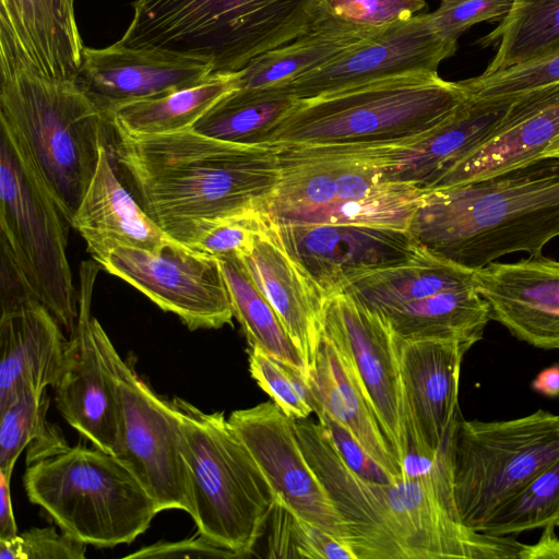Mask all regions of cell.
Wrapping results in <instances>:
<instances>
[{
    "mask_svg": "<svg viewBox=\"0 0 559 559\" xmlns=\"http://www.w3.org/2000/svg\"><path fill=\"white\" fill-rule=\"evenodd\" d=\"M234 90L233 74H215L193 87L121 105L107 117L115 132L128 135H154L188 130Z\"/></svg>",
    "mask_w": 559,
    "mask_h": 559,
    "instance_id": "obj_31",
    "label": "cell"
},
{
    "mask_svg": "<svg viewBox=\"0 0 559 559\" xmlns=\"http://www.w3.org/2000/svg\"><path fill=\"white\" fill-rule=\"evenodd\" d=\"M98 264L120 246L159 251L179 242L170 238L122 186L108 145L100 147L95 174L70 223Z\"/></svg>",
    "mask_w": 559,
    "mask_h": 559,
    "instance_id": "obj_28",
    "label": "cell"
},
{
    "mask_svg": "<svg viewBox=\"0 0 559 559\" xmlns=\"http://www.w3.org/2000/svg\"><path fill=\"white\" fill-rule=\"evenodd\" d=\"M234 317L250 347L257 346L308 378L306 362L277 313L236 255L219 258Z\"/></svg>",
    "mask_w": 559,
    "mask_h": 559,
    "instance_id": "obj_33",
    "label": "cell"
},
{
    "mask_svg": "<svg viewBox=\"0 0 559 559\" xmlns=\"http://www.w3.org/2000/svg\"><path fill=\"white\" fill-rule=\"evenodd\" d=\"M10 477L0 473V539L19 535L10 490Z\"/></svg>",
    "mask_w": 559,
    "mask_h": 559,
    "instance_id": "obj_46",
    "label": "cell"
},
{
    "mask_svg": "<svg viewBox=\"0 0 559 559\" xmlns=\"http://www.w3.org/2000/svg\"><path fill=\"white\" fill-rule=\"evenodd\" d=\"M228 421L276 496L298 515L345 542V523L305 456L296 420L274 402H263L234 411Z\"/></svg>",
    "mask_w": 559,
    "mask_h": 559,
    "instance_id": "obj_16",
    "label": "cell"
},
{
    "mask_svg": "<svg viewBox=\"0 0 559 559\" xmlns=\"http://www.w3.org/2000/svg\"><path fill=\"white\" fill-rule=\"evenodd\" d=\"M456 49L433 33L428 13L416 14L389 25L286 87L297 100H307L379 80L437 72L439 64Z\"/></svg>",
    "mask_w": 559,
    "mask_h": 559,
    "instance_id": "obj_19",
    "label": "cell"
},
{
    "mask_svg": "<svg viewBox=\"0 0 559 559\" xmlns=\"http://www.w3.org/2000/svg\"><path fill=\"white\" fill-rule=\"evenodd\" d=\"M249 371L288 417L300 420L313 413V396L307 377L300 371L257 346L249 349Z\"/></svg>",
    "mask_w": 559,
    "mask_h": 559,
    "instance_id": "obj_40",
    "label": "cell"
},
{
    "mask_svg": "<svg viewBox=\"0 0 559 559\" xmlns=\"http://www.w3.org/2000/svg\"><path fill=\"white\" fill-rule=\"evenodd\" d=\"M83 48L74 0H0V64L74 81Z\"/></svg>",
    "mask_w": 559,
    "mask_h": 559,
    "instance_id": "obj_25",
    "label": "cell"
},
{
    "mask_svg": "<svg viewBox=\"0 0 559 559\" xmlns=\"http://www.w3.org/2000/svg\"><path fill=\"white\" fill-rule=\"evenodd\" d=\"M512 0H441L428 13L433 33L445 44L456 46L460 36L477 23L498 21L508 13Z\"/></svg>",
    "mask_w": 559,
    "mask_h": 559,
    "instance_id": "obj_41",
    "label": "cell"
},
{
    "mask_svg": "<svg viewBox=\"0 0 559 559\" xmlns=\"http://www.w3.org/2000/svg\"><path fill=\"white\" fill-rule=\"evenodd\" d=\"M171 401L197 532L233 558L248 557L266 528L276 493L223 412Z\"/></svg>",
    "mask_w": 559,
    "mask_h": 559,
    "instance_id": "obj_9",
    "label": "cell"
},
{
    "mask_svg": "<svg viewBox=\"0 0 559 559\" xmlns=\"http://www.w3.org/2000/svg\"><path fill=\"white\" fill-rule=\"evenodd\" d=\"M397 349L405 409L403 461L436 457L461 416V365L469 348L456 341L397 338Z\"/></svg>",
    "mask_w": 559,
    "mask_h": 559,
    "instance_id": "obj_18",
    "label": "cell"
},
{
    "mask_svg": "<svg viewBox=\"0 0 559 559\" xmlns=\"http://www.w3.org/2000/svg\"><path fill=\"white\" fill-rule=\"evenodd\" d=\"M212 75L205 61L116 41L84 47L74 82L107 116L121 105L193 87Z\"/></svg>",
    "mask_w": 559,
    "mask_h": 559,
    "instance_id": "obj_21",
    "label": "cell"
},
{
    "mask_svg": "<svg viewBox=\"0 0 559 559\" xmlns=\"http://www.w3.org/2000/svg\"><path fill=\"white\" fill-rule=\"evenodd\" d=\"M312 469L329 492L356 559L520 558L525 544L465 526L452 492L449 456L431 473L380 484L360 478L320 423L295 421Z\"/></svg>",
    "mask_w": 559,
    "mask_h": 559,
    "instance_id": "obj_1",
    "label": "cell"
},
{
    "mask_svg": "<svg viewBox=\"0 0 559 559\" xmlns=\"http://www.w3.org/2000/svg\"><path fill=\"white\" fill-rule=\"evenodd\" d=\"M96 261H83L78 294L79 317L70 335L64 364L55 385L56 406L63 419L93 445L119 456V409L95 343L91 304Z\"/></svg>",
    "mask_w": 559,
    "mask_h": 559,
    "instance_id": "obj_20",
    "label": "cell"
},
{
    "mask_svg": "<svg viewBox=\"0 0 559 559\" xmlns=\"http://www.w3.org/2000/svg\"><path fill=\"white\" fill-rule=\"evenodd\" d=\"M87 545L55 527H32L0 539L1 559H84Z\"/></svg>",
    "mask_w": 559,
    "mask_h": 559,
    "instance_id": "obj_42",
    "label": "cell"
},
{
    "mask_svg": "<svg viewBox=\"0 0 559 559\" xmlns=\"http://www.w3.org/2000/svg\"><path fill=\"white\" fill-rule=\"evenodd\" d=\"M62 213L13 142L0 135L1 249L31 293L72 334L79 300L67 254Z\"/></svg>",
    "mask_w": 559,
    "mask_h": 559,
    "instance_id": "obj_12",
    "label": "cell"
},
{
    "mask_svg": "<svg viewBox=\"0 0 559 559\" xmlns=\"http://www.w3.org/2000/svg\"><path fill=\"white\" fill-rule=\"evenodd\" d=\"M546 526H559V459L507 501L484 532L511 536Z\"/></svg>",
    "mask_w": 559,
    "mask_h": 559,
    "instance_id": "obj_35",
    "label": "cell"
},
{
    "mask_svg": "<svg viewBox=\"0 0 559 559\" xmlns=\"http://www.w3.org/2000/svg\"><path fill=\"white\" fill-rule=\"evenodd\" d=\"M26 454L23 485L28 500L62 532L86 545L131 544L159 513L117 456L95 445H69L53 424L27 447Z\"/></svg>",
    "mask_w": 559,
    "mask_h": 559,
    "instance_id": "obj_5",
    "label": "cell"
},
{
    "mask_svg": "<svg viewBox=\"0 0 559 559\" xmlns=\"http://www.w3.org/2000/svg\"><path fill=\"white\" fill-rule=\"evenodd\" d=\"M473 282L490 320L536 348L559 350L558 260L540 254L493 261L475 270Z\"/></svg>",
    "mask_w": 559,
    "mask_h": 559,
    "instance_id": "obj_22",
    "label": "cell"
},
{
    "mask_svg": "<svg viewBox=\"0 0 559 559\" xmlns=\"http://www.w3.org/2000/svg\"><path fill=\"white\" fill-rule=\"evenodd\" d=\"M274 224L288 252L325 296L340 293L360 276L409 262L421 252L407 230L356 224Z\"/></svg>",
    "mask_w": 559,
    "mask_h": 559,
    "instance_id": "obj_17",
    "label": "cell"
},
{
    "mask_svg": "<svg viewBox=\"0 0 559 559\" xmlns=\"http://www.w3.org/2000/svg\"><path fill=\"white\" fill-rule=\"evenodd\" d=\"M307 380L313 396V413L322 409L330 414L347 427L390 474L403 477L401 462L381 429L350 360L324 335Z\"/></svg>",
    "mask_w": 559,
    "mask_h": 559,
    "instance_id": "obj_29",
    "label": "cell"
},
{
    "mask_svg": "<svg viewBox=\"0 0 559 559\" xmlns=\"http://www.w3.org/2000/svg\"><path fill=\"white\" fill-rule=\"evenodd\" d=\"M69 340L26 286L1 290L0 411L22 391H47L61 374Z\"/></svg>",
    "mask_w": 559,
    "mask_h": 559,
    "instance_id": "obj_23",
    "label": "cell"
},
{
    "mask_svg": "<svg viewBox=\"0 0 559 559\" xmlns=\"http://www.w3.org/2000/svg\"><path fill=\"white\" fill-rule=\"evenodd\" d=\"M92 326L119 409L121 453L118 459L141 481L159 512L176 509L191 516L190 484L173 401L154 392L120 356L97 319L93 318Z\"/></svg>",
    "mask_w": 559,
    "mask_h": 559,
    "instance_id": "obj_13",
    "label": "cell"
},
{
    "mask_svg": "<svg viewBox=\"0 0 559 559\" xmlns=\"http://www.w3.org/2000/svg\"><path fill=\"white\" fill-rule=\"evenodd\" d=\"M384 28L312 27L306 34L257 57L243 69L233 73L234 87L235 90L286 87L297 79L332 62Z\"/></svg>",
    "mask_w": 559,
    "mask_h": 559,
    "instance_id": "obj_30",
    "label": "cell"
},
{
    "mask_svg": "<svg viewBox=\"0 0 559 559\" xmlns=\"http://www.w3.org/2000/svg\"><path fill=\"white\" fill-rule=\"evenodd\" d=\"M48 406L47 391L24 390L0 411V473L11 478L23 450L48 431Z\"/></svg>",
    "mask_w": 559,
    "mask_h": 559,
    "instance_id": "obj_39",
    "label": "cell"
},
{
    "mask_svg": "<svg viewBox=\"0 0 559 559\" xmlns=\"http://www.w3.org/2000/svg\"><path fill=\"white\" fill-rule=\"evenodd\" d=\"M498 44L483 74L532 60L559 44V0H512L499 25L480 39Z\"/></svg>",
    "mask_w": 559,
    "mask_h": 559,
    "instance_id": "obj_34",
    "label": "cell"
},
{
    "mask_svg": "<svg viewBox=\"0 0 559 559\" xmlns=\"http://www.w3.org/2000/svg\"><path fill=\"white\" fill-rule=\"evenodd\" d=\"M269 522V558L356 559L343 539L305 520L277 496Z\"/></svg>",
    "mask_w": 559,
    "mask_h": 559,
    "instance_id": "obj_36",
    "label": "cell"
},
{
    "mask_svg": "<svg viewBox=\"0 0 559 559\" xmlns=\"http://www.w3.org/2000/svg\"><path fill=\"white\" fill-rule=\"evenodd\" d=\"M556 157L559 158V142L549 146L542 155L540 158Z\"/></svg>",
    "mask_w": 559,
    "mask_h": 559,
    "instance_id": "obj_49",
    "label": "cell"
},
{
    "mask_svg": "<svg viewBox=\"0 0 559 559\" xmlns=\"http://www.w3.org/2000/svg\"><path fill=\"white\" fill-rule=\"evenodd\" d=\"M426 8L425 0H317L310 28L381 29Z\"/></svg>",
    "mask_w": 559,
    "mask_h": 559,
    "instance_id": "obj_38",
    "label": "cell"
},
{
    "mask_svg": "<svg viewBox=\"0 0 559 559\" xmlns=\"http://www.w3.org/2000/svg\"><path fill=\"white\" fill-rule=\"evenodd\" d=\"M467 98L438 72L379 80L298 100L272 132L276 146H399L419 142Z\"/></svg>",
    "mask_w": 559,
    "mask_h": 559,
    "instance_id": "obj_6",
    "label": "cell"
},
{
    "mask_svg": "<svg viewBox=\"0 0 559 559\" xmlns=\"http://www.w3.org/2000/svg\"><path fill=\"white\" fill-rule=\"evenodd\" d=\"M520 558H559V538L555 534V526L544 527L539 540L534 545H526Z\"/></svg>",
    "mask_w": 559,
    "mask_h": 559,
    "instance_id": "obj_47",
    "label": "cell"
},
{
    "mask_svg": "<svg viewBox=\"0 0 559 559\" xmlns=\"http://www.w3.org/2000/svg\"><path fill=\"white\" fill-rule=\"evenodd\" d=\"M263 217L264 213H257L215 222L191 248L217 258L246 254L253 248Z\"/></svg>",
    "mask_w": 559,
    "mask_h": 559,
    "instance_id": "obj_43",
    "label": "cell"
},
{
    "mask_svg": "<svg viewBox=\"0 0 559 559\" xmlns=\"http://www.w3.org/2000/svg\"><path fill=\"white\" fill-rule=\"evenodd\" d=\"M407 231L421 250L472 270L513 252L540 255L559 237V158L424 193Z\"/></svg>",
    "mask_w": 559,
    "mask_h": 559,
    "instance_id": "obj_3",
    "label": "cell"
},
{
    "mask_svg": "<svg viewBox=\"0 0 559 559\" xmlns=\"http://www.w3.org/2000/svg\"><path fill=\"white\" fill-rule=\"evenodd\" d=\"M233 558L197 532L195 535L178 542H157L126 556V558Z\"/></svg>",
    "mask_w": 559,
    "mask_h": 559,
    "instance_id": "obj_45",
    "label": "cell"
},
{
    "mask_svg": "<svg viewBox=\"0 0 559 559\" xmlns=\"http://www.w3.org/2000/svg\"><path fill=\"white\" fill-rule=\"evenodd\" d=\"M532 388L537 393L547 397L559 396V365H554L542 370L532 382Z\"/></svg>",
    "mask_w": 559,
    "mask_h": 559,
    "instance_id": "obj_48",
    "label": "cell"
},
{
    "mask_svg": "<svg viewBox=\"0 0 559 559\" xmlns=\"http://www.w3.org/2000/svg\"><path fill=\"white\" fill-rule=\"evenodd\" d=\"M322 335L350 360L402 465L406 453L404 393L397 337L391 326L377 312L341 292L324 299Z\"/></svg>",
    "mask_w": 559,
    "mask_h": 559,
    "instance_id": "obj_15",
    "label": "cell"
},
{
    "mask_svg": "<svg viewBox=\"0 0 559 559\" xmlns=\"http://www.w3.org/2000/svg\"><path fill=\"white\" fill-rule=\"evenodd\" d=\"M273 146L281 175L264 211L273 222L407 230L424 193L386 180L376 147Z\"/></svg>",
    "mask_w": 559,
    "mask_h": 559,
    "instance_id": "obj_8",
    "label": "cell"
},
{
    "mask_svg": "<svg viewBox=\"0 0 559 559\" xmlns=\"http://www.w3.org/2000/svg\"><path fill=\"white\" fill-rule=\"evenodd\" d=\"M287 87L234 90L193 126L207 136L247 145H266L272 132L297 104Z\"/></svg>",
    "mask_w": 559,
    "mask_h": 559,
    "instance_id": "obj_32",
    "label": "cell"
},
{
    "mask_svg": "<svg viewBox=\"0 0 559 559\" xmlns=\"http://www.w3.org/2000/svg\"><path fill=\"white\" fill-rule=\"evenodd\" d=\"M558 142L559 82L513 98L492 132L453 167L436 190L528 164Z\"/></svg>",
    "mask_w": 559,
    "mask_h": 559,
    "instance_id": "obj_26",
    "label": "cell"
},
{
    "mask_svg": "<svg viewBox=\"0 0 559 559\" xmlns=\"http://www.w3.org/2000/svg\"><path fill=\"white\" fill-rule=\"evenodd\" d=\"M190 330L219 329L234 313L217 257L181 242L159 251L120 246L99 264Z\"/></svg>",
    "mask_w": 559,
    "mask_h": 559,
    "instance_id": "obj_14",
    "label": "cell"
},
{
    "mask_svg": "<svg viewBox=\"0 0 559 559\" xmlns=\"http://www.w3.org/2000/svg\"><path fill=\"white\" fill-rule=\"evenodd\" d=\"M0 122L32 171L71 223L112 127L74 81L0 64Z\"/></svg>",
    "mask_w": 559,
    "mask_h": 559,
    "instance_id": "obj_4",
    "label": "cell"
},
{
    "mask_svg": "<svg viewBox=\"0 0 559 559\" xmlns=\"http://www.w3.org/2000/svg\"><path fill=\"white\" fill-rule=\"evenodd\" d=\"M317 0H135L118 40L209 63L233 74L310 29Z\"/></svg>",
    "mask_w": 559,
    "mask_h": 559,
    "instance_id": "obj_7",
    "label": "cell"
},
{
    "mask_svg": "<svg viewBox=\"0 0 559 559\" xmlns=\"http://www.w3.org/2000/svg\"><path fill=\"white\" fill-rule=\"evenodd\" d=\"M314 414L328 431L338 455L352 472L360 478L380 484H389L399 479L368 453L347 427L322 409Z\"/></svg>",
    "mask_w": 559,
    "mask_h": 559,
    "instance_id": "obj_44",
    "label": "cell"
},
{
    "mask_svg": "<svg viewBox=\"0 0 559 559\" xmlns=\"http://www.w3.org/2000/svg\"><path fill=\"white\" fill-rule=\"evenodd\" d=\"M474 272L421 250L412 261L360 276L341 292L381 316L400 340H448L471 348L490 321Z\"/></svg>",
    "mask_w": 559,
    "mask_h": 559,
    "instance_id": "obj_11",
    "label": "cell"
},
{
    "mask_svg": "<svg viewBox=\"0 0 559 559\" xmlns=\"http://www.w3.org/2000/svg\"><path fill=\"white\" fill-rule=\"evenodd\" d=\"M510 102H486L467 96L455 112L426 138L405 145L377 147L374 158L386 180L411 186L423 193L433 191L453 167L492 132Z\"/></svg>",
    "mask_w": 559,
    "mask_h": 559,
    "instance_id": "obj_27",
    "label": "cell"
},
{
    "mask_svg": "<svg viewBox=\"0 0 559 559\" xmlns=\"http://www.w3.org/2000/svg\"><path fill=\"white\" fill-rule=\"evenodd\" d=\"M460 521L484 532L497 511L559 459V415L538 409L509 420H456L448 442Z\"/></svg>",
    "mask_w": 559,
    "mask_h": 559,
    "instance_id": "obj_10",
    "label": "cell"
},
{
    "mask_svg": "<svg viewBox=\"0 0 559 559\" xmlns=\"http://www.w3.org/2000/svg\"><path fill=\"white\" fill-rule=\"evenodd\" d=\"M459 82L472 98L510 102L531 90L559 82V44L526 62Z\"/></svg>",
    "mask_w": 559,
    "mask_h": 559,
    "instance_id": "obj_37",
    "label": "cell"
},
{
    "mask_svg": "<svg viewBox=\"0 0 559 559\" xmlns=\"http://www.w3.org/2000/svg\"><path fill=\"white\" fill-rule=\"evenodd\" d=\"M114 134L110 154L138 202L170 238L190 248L215 222L264 213L280 181L273 145L233 143L193 129Z\"/></svg>",
    "mask_w": 559,
    "mask_h": 559,
    "instance_id": "obj_2",
    "label": "cell"
},
{
    "mask_svg": "<svg viewBox=\"0 0 559 559\" xmlns=\"http://www.w3.org/2000/svg\"><path fill=\"white\" fill-rule=\"evenodd\" d=\"M237 258L277 313L309 371L321 343L326 296L288 252L265 214L253 248Z\"/></svg>",
    "mask_w": 559,
    "mask_h": 559,
    "instance_id": "obj_24",
    "label": "cell"
}]
</instances>
